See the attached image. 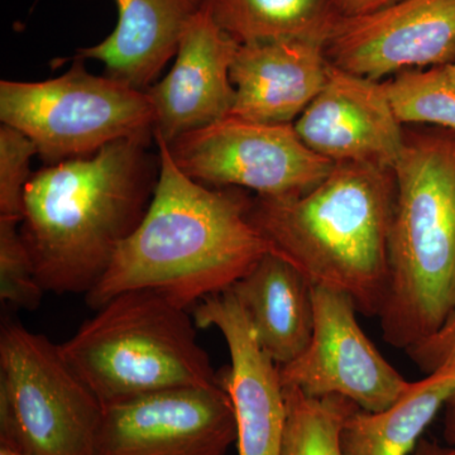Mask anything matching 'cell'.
Returning <instances> with one entry per match:
<instances>
[{"instance_id": "30", "label": "cell", "mask_w": 455, "mask_h": 455, "mask_svg": "<svg viewBox=\"0 0 455 455\" xmlns=\"http://www.w3.org/2000/svg\"><path fill=\"white\" fill-rule=\"evenodd\" d=\"M448 403H453V405H455V394L451 396V400H449Z\"/></svg>"}, {"instance_id": "16", "label": "cell", "mask_w": 455, "mask_h": 455, "mask_svg": "<svg viewBox=\"0 0 455 455\" xmlns=\"http://www.w3.org/2000/svg\"><path fill=\"white\" fill-rule=\"evenodd\" d=\"M118 23L94 46L77 51L95 60L108 76L147 90L178 52L180 38L205 0H114Z\"/></svg>"}, {"instance_id": "6", "label": "cell", "mask_w": 455, "mask_h": 455, "mask_svg": "<svg viewBox=\"0 0 455 455\" xmlns=\"http://www.w3.org/2000/svg\"><path fill=\"white\" fill-rule=\"evenodd\" d=\"M103 412L59 344L3 320L0 447L22 455H94Z\"/></svg>"}, {"instance_id": "10", "label": "cell", "mask_w": 455, "mask_h": 455, "mask_svg": "<svg viewBox=\"0 0 455 455\" xmlns=\"http://www.w3.org/2000/svg\"><path fill=\"white\" fill-rule=\"evenodd\" d=\"M235 442L232 403L218 383L104 407L94 455H224Z\"/></svg>"}, {"instance_id": "4", "label": "cell", "mask_w": 455, "mask_h": 455, "mask_svg": "<svg viewBox=\"0 0 455 455\" xmlns=\"http://www.w3.org/2000/svg\"><path fill=\"white\" fill-rule=\"evenodd\" d=\"M403 130L379 320L386 343L406 350L455 310V132L419 124Z\"/></svg>"}, {"instance_id": "28", "label": "cell", "mask_w": 455, "mask_h": 455, "mask_svg": "<svg viewBox=\"0 0 455 455\" xmlns=\"http://www.w3.org/2000/svg\"><path fill=\"white\" fill-rule=\"evenodd\" d=\"M436 68H438L440 76L443 77V80H444L451 88L455 89V62L454 64L436 66Z\"/></svg>"}, {"instance_id": "21", "label": "cell", "mask_w": 455, "mask_h": 455, "mask_svg": "<svg viewBox=\"0 0 455 455\" xmlns=\"http://www.w3.org/2000/svg\"><path fill=\"white\" fill-rule=\"evenodd\" d=\"M385 85L403 125H434L455 132V89L443 80L438 68L401 71Z\"/></svg>"}, {"instance_id": "29", "label": "cell", "mask_w": 455, "mask_h": 455, "mask_svg": "<svg viewBox=\"0 0 455 455\" xmlns=\"http://www.w3.org/2000/svg\"><path fill=\"white\" fill-rule=\"evenodd\" d=\"M0 455H22L5 447H0Z\"/></svg>"}, {"instance_id": "20", "label": "cell", "mask_w": 455, "mask_h": 455, "mask_svg": "<svg viewBox=\"0 0 455 455\" xmlns=\"http://www.w3.org/2000/svg\"><path fill=\"white\" fill-rule=\"evenodd\" d=\"M287 420L280 455H343L341 431L359 409L340 396L311 397L284 387Z\"/></svg>"}, {"instance_id": "9", "label": "cell", "mask_w": 455, "mask_h": 455, "mask_svg": "<svg viewBox=\"0 0 455 455\" xmlns=\"http://www.w3.org/2000/svg\"><path fill=\"white\" fill-rule=\"evenodd\" d=\"M313 337L295 361L280 367L283 387L311 397L340 396L364 411H381L405 394L410 383L359 325L346 293L314 286Z\"/></svg>"}, {"instance_id": "1", "label": "cell", "mask_w": 455, "mask_h": 455, "mask_svg": "<svg viewBox=\"0 0 455 455\" xmlns=\"http://www.w3.org/2000/svg\"><path fill=\"white\" fill-rule=\"evenodd\" d=\"M158 176L145 217L114 254L85 301L98 310L134 290L161 293L188 309L226 291L269 252L250 218L252 199L188 178L155 137Z\"/></svg>"}, {"instance_id": "17", "label": "cell", "mask_w": 455, "mask_h": 455, "mask_svg": "<svg viewBox=\"0 0 455 455\" xmlns=\"http://www.w3.org/2000/svg\"><path fill=\"white\" fill-rule=\"evenodd\" d=\"M260 348L278 367L295 361L313 337L314 284L295 266L267 252L232 287Z\"/></svg>"}, {"instance_id": "27", "label": "cell", "mask_w": 455, "mask_h": 455, "mask_svg": "<svg viewBox=\"0 0 455 455\" xmlns=\"http://www.w3.org/2000/svg\"><path fill=\"white\" fill-rule=\"evenodd\" d=\"M447 414H445V436L449 445L455 449V405L447 403Z\"/></svg>"}, {"instance_id": "23", "label": "cell", "mask_w": 455, "mask_h": 455, "mask_svg": "<svg viewBox=\"0 0 455 455\" xmlns=\"http://www.w3.org/2000/svg\"><path fill=\"white\" fill-rule=\"evenodd\" d=\"M37 149L22 132L0 127V220L22 221L23 197Z\"/></svg>"}, {"instance_id": "13", "label": "cell", "mask_w": 455, "mask_h": 455, "mask_svg": "<svg viewBox=\"0 0 455 455\" xmlns=\"http://www.w3.org/2000/svg\"><path fill=\"white\" fill-rule=\"evenodd\" d=\"M302 142L333 164L394 170L405 140L385 82L331 65L324 88L293 123Z\"/></svg>"}, {"instance_id": "5", "label": "cell", "mask_w": 455, "mask_h": 455, "mask_svg": "<svg viewBox=\"0 0 455 455\" xmlns=\"http://www.w3.org/2000/svg\"><path fill=\"white\" fill-rule=\"evenodd\" d=\"M59 344L104 407L154 392L221 383L188 309L149 290L110 299Z\"/></svg>"}, {"instance_id": "26", "label": "cell", "mask_w": 455, "mask_h": 455, "mask_svg": "<svg viewBox=\"0 0 455 455\" xmlns=\"http://www.w3.org/2000/svg\"><path fill=\"white\" fill-rule=\"evenodd\" d=\"M411 455H455V449L451 445H440L439 443L423 439L419 443L414 453Z\"/></svg>"}, {"instance_id": "8", "label": "cell", "mask_w": 455, "mask_h": 455, "mask_svg": "<svg viewBox=\"0 0 455 455\" xmlns=\"http://www.w3.org/2000/svg\"><path fill=\"white\" fill-rule=\"evenodd\" d=\"M173 161L204 185L242 188L257 196H296L334 164L302 142L293 123L271 124L228 116L167 143Z\"/></svg>"}, {"instance_id": "14", "label": "cell", "mask_w": 455, "mask_h": 455, "mask_svg": "<svg viewBox=\"0 0 455 455\" xmlns=\"http://www.w3.org/2000/svg\"><path fill=\"white\" fill-rule=\"evenodd\" d=\"M238 47L204 3L180 38L170 73L147 89L155 112L154 137L171 143L229 116L235 101L230 68Z\"/></svg>"}, {"instance_id": "12", "label": "cell", "mask_w": 455, "mask_h": 455, "mask_svg": "<svg viewBox=\"0 0 455 455\" xmlns=\"http://www.w3.org/2000/svg\"><path fill=\"white\" fill-rule=\"evenodd\" d=\"M197 328H215L229 350L230 367L220 374L235 411L238 455H280L287 403L280 367L260 348L247 314L232 290L194 307Z\"/></svg>"}, {"instance_id": "11", "label": "cell", "mask_w": 455, "mask_h": 455, "mask_svg": "<svg viewBox=\"0 0 455 455\" xmlns=\"http://www.w3.org/2000/svg\"><path fill=\"white\" fill-rule=\"evenodd\" d=\"M328 61L381 82L411 68L455 62V0H398L366 16L335 20Z\"/></svg>"}, {"instance_id": "18", "label": "cell", "mask_w": 455, "mask_h": 455, "mask_svg": "<svg viewBox=\"0 0 455 455\" xmlns=\"http://www.w3.org/2000/svg\"><path fill=\"white\" fill-rule=\"evenodd\" d=\"M455 394V371H438L410 383L381 411L357 409L341 431L343 455H411L421 435Z\"/></svg>"}, {"instance_id": "15", "label": "cell", "mask_w": 455, "mask_h": 455, "mask_svg": "<svg viewBox=\"0 0 455 455\" xmlns=\"http://www.w3.org/2000/svg\"><path fill=\"white\" fill-rule=\"evenodd\" d=\"M329 68L325 40L320 38L239 44L230 68L235 101L229 116L295 123L324 88Z\"/></svg>"}, {"instance_id": "19", "label": "cell", "mask_w": 455, "mask_h": 455, "mask_svg": "<svg viewBox=\"0 0 455 455\" xmlns=\"http://www.w3.org/2000/svg\"><path fill=\"white\" fill-rule=\"evenodd\" d=\"M215 22L239 44L320 38L338 14L333 0H205Z\"/></svg>"}, {"instance_id": "7", "label": "cell", "mask_w": 455, "mask_h": 455, "mask_svg": "<svg viewBox=\"0 0 455 455\" xmlns=\"http://www.w3.org/2000/svg\"><path fill=\"white\" fill-rule=\"evenodd\" d=\"M0 121L22 132L49 164L97 154L110 143H148L155 112L147 90L90 74L76 57L44 82H0Z\"/></svg>"}, {"instance_id": "25", "label": "cell", "mask_w": 455, "mask_h": 455, "mask_svg": "<svg viewBox=\"0 0 455 455\" xmlns=\"http://www.w3.org/2000/svg\"><path fill=\"white\" fill-rule=\"evenodd\" d=\"M398 0H333L338 17L353 18L366 16L394 4Z\"/></svg>"}, {"instance_id": "24", "label": "cell", "mask_w": 455, "mask_h": 455, "mask_svg": "<svg viewBox=\"0 0 455 455\" xmlns=\"http://www.w3.org/2000/svg\"><path fill=\"white\" fill-rule=\"evenodd\" d=\"M425 374L455 371V310L435 333L405 350Z\"/></svg>"}, {"instance_id": "3", "label": "cell", "mask_w": 455, "mask_h": 455, "mask_svg": "<svg viewBox=\"0 0 455 455\" xmlns=\"http://www.w3.org/2000/svg\"><path fill=\"white\" fill-rule=\"evenodd\" d=\"M395 196L394 170L339 163L301 196L254 197L250 218L269 252L314 286L348 295L361 315L379 317L387 292Z\"/></svg>"}, {"instance_id": "22", "label": "cell", "mask_w": 455, "mask_h": 455, "mask_svg": "<svg viewBox=\"0 0 455 455\" xmlns=\"http://www.w3.org/2000/svg\"><path fill=\"white\" fill-rule=\"evenodd\" d=\"M20 221L0 220V300L16 309L33 311L46 292L36 276Z\"/></svg>"}, {"instance_id": "2", "label": "cell", "mask_w": 455, "mask_h": 455, "mask_svg": "<svg viewBox=\"0 0 455 455\" xmlns=\"http://www.w3.org/2000/svg\"><path fill=\"white\" fill-rule=\"evenodd\" d=\"M147 143L123 140L33 173L20 235L44 291L89 293L151 203L158 172Z\"/></svg>"}]
</instances>
